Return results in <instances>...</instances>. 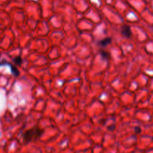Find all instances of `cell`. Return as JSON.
<instances>
[{
    "label": "cell",
    "instance_id": "obj_1",
    "mask_svg": "<svg viewBox=\"0 0 153 153\" xmlns=\"http://www.w3.org/2000/svg\"><path fill=\"white\" fill-rule=\"evenodd\" d=\"M45 130L39 126H33L22 133V141L25 144L39 140L44 134Z\"/></svg>",
    "mask_w": 153,
    "mask_h": 153
},
{
    "label": "cell",
    "instance_id": "obj_2",
    "mask_svg": "<svg viewBox=\"0 0 153 153\" xmlns=\"http://www.w3.org/2000/svg\"><path fill=\"white\" fill-rule=\"evenodd\" d=\"M120 33L123 37L127 39L131 38V35H132V31H131V27L128 25H126V24L122 25V27H121Z\"/></svg>",
    "mask_w": 153,
    "mask_h": 153
},
{
    "label": "cell",
    "instance_id": "obj_3",
    "mask_svg": "<svg viewBox=\"0 0 153 153\" xmlns=\"http://www.w3.org/2000/svg\"><path fill=\"white\" fill-rule=\"evenodd\" d=\"M2 65H8L9 67H10L11 73L14 77H18V76H19V70H18V68L16 66L13 65V64H10V63L7 62V61H0V66H2Z\"/></svg>",
    "mask_w": 153,
    "mask_h": 153
},
{
    "label": "cell",
    "instance_id": "obj_4",
    "mask_svg": "<svg viewBox=\"0 0 153 153\" xmlns=\"http://www.w3.org/2000/svg\"><path fill=\"white\" fill-rule=\"evenodd\" d=\"M112 43V38L111 37H106L104 38L101 39L97 42V45L101 48H105L107 47L108 45L111 44Z\"/></svg>",
    "mask_w": 153,
    "mask_h": 153
},
{
    "label": "cell",
    "instance_id": "obj_5",
    "mask_svg": "<svg viewBox=\"0 0 153 153\" xmlns=\"http://www.w3.org/2000/svg\"><path fill=\"white\" fill-rule=\"evenodd\" d=\"M100 55L101 58L104 60H109L111 58V55L108 52L104 50V49H100Z\"/></svg>",
    "mask_w": 153,
    "mask_h": 153
},
{
    "label": "cell",
    "instance_id": "obj_6",
    "mask_svg": "<svg viewBox=\"0 0 153 153\" xmlns=\"http://www.w3.org/2000/svg\"><path fill=\"white\" fill-rule=\"evenodd\" d=\"M13 61L14 62L15 66H18V67L22 65V62H23L22 57H21L20 55H18V56L15 57V58L13 59Z\"/></svg>",
    "mask_w": 153,
    "mask_h": 153
},
{
    "label": "cell",
    "instance_id": "obj_7",
    "mask_svg": "<svg viewBox=\"0 0 153 153\" xmlns=\"http://www.w3.org/2000/svg\"><path fill=\"white\" fill-rule=\"evenodd\" d=\"M134 131H135L136 134H140V133L141 132V128L139 126H136L135 128H134Z\"/></svg>",
    "mask_w": 153,
    "mask_h": 153
}]
</instances>
